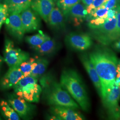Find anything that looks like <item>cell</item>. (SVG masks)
I'll return each instance as SVG.
<instances>
[{
  "label": "cell",
  "instance_id": "1",
  "mask_svg": "<svg viewBox=\"0 0 120 120\" xmlns=\"http://www.w3.org/2000/svg\"><path fill=\"white\" fill-rule=\"evenodd\" d=\"M88 54L100 79L102 100L115 82L118 60L112 48L101 44L96 45Z\"/></svg>",
  "mask_w": 120,
  "mask_h": 120
},
{
  "label": "cell",
  "instance_id": "2",
  "mask_svg": "<svg viewBox=\"0 0 120 120\" xmlns=\"http://www.w3.org/2000/svg\"><path fill=\"white\" fill-rule=\"evenodd\" d=\"M42 98L48 105H60L77 109L79 105L51 73L40 78Z\"/></svg>",
  "mask_w": 120,
  "mask_h": 120
},
{
  "label": "cell",
  "instance_id": "3",
  "mask_svg": "<svg viewBox=\"0 0 120 120\" xmlns=\"http://www.w3.org/2000/svg\"><path fill=\"white\" fill-rule=\"evenodd\" d=\"M60 83L84 111H90L91 103L86 86L76 70L64 69L60 75Z\"/></svg>",
  "mask_w": 120,
  "mask_h": 120
},
{
  "label": "cell",
  "instance_id": "4",
  "mask_svg": "<svg viewBox=\"0 0 120 120\" xmlns=\"http://www.w3.org/2000/svg\"><path fill=\"white\" fill-rule=\"evenodd\" d=\"M13 89L16 94L30 103H38L42 93L38 79L31 76L22 78Z\"/></svg>",
  "mask_w": 120,
  "mask_h": 120
},
{
  "label": "cell",
  "instance_id": "5",
  "mask_svg": "<svg viewBox=\"0 0 120 120\" xmlns=\"http://www.w3.org/2000/svg\"><path fill=\"white\" fill-rule=\"evenodd\" d=\"M92 37L100 44L108 46L120 38L116 31V17L107 19L102 25L91 29Z\"/></svg>",
  "mask_w": 120,
  "mask_h": 120
},
{
  "label": "cell",
  "instance_id": "6",
  "mask_svg": "<svg viewBox=\"0 0 120 120\" xmlns=\"http://www.w3.org/2000/svg\"><path fill=\"white\" fill-rule=\"evenodd\" d=\"M120 87L116 79L115 82L105 96L101 100L110 119L120 120Z\"/></svg>",
  "mask_w": 120,
  "mask_h": 120
},
{
  "label": "cell",
  "instance_id": "7",
  "mask_svg": "<svg viewBox=\"0 0 120 120\" xmlns=\"http://www.w3.org/2000/svg\"><path fill=\"white\" fill-rule=\"evenodd\" d=\"M30 57L28 52L16 47L14 43L10 40L8 39L5 40L4 58V61L9 67L19 66L22 63L28 60Z\"/></svg>",
  "mask_w": 120,
  "mask_h": 120
},
{
  "label": "cell",
  "instance_id": "8",
  "mask_svg": "<svg viewBox=\"0 0 120 120\" xmlns=\"http://www.w3.org/2000/svg\"><path fill=\"white\" fill-rule=\"evenodd\" d=\"M8 101L21 118L29 120L34 116L36 106L15 93L9 96Z\"/></svg>",
  "mask_w": 120,
  "mask_h": 120
},
{
  "label": "cell",
  "instance_id": "9",
  "mask_svg": "<svg viewBox=\"0 0 120 120\" xmlns=\"http://www.w3.org/2000/svg\"><path fill=\"white\" fill-rule=\"evenodd\" d=\"M65 42L70 49L80 52L85 51L90 49L94 43L91 35L75 32L66 35Z\"/></svg>",
  "mask_w": 120,
  "mask_h": 120
},
{
  "label": "cell",
  "instance_id": "10",
  "mask_svg": "<svg viewBox=\"0 0 120 120\" xmlns=\"http://www.w3.org/2000/svg\"><path fill=\"white\" fill-rule=\"evenodd\" d=\"M5 23L10 34L19 42L22 41L26 32L22 23L20 13H9Z\"/></svg>",
  "mask_w": 120,
  "mask_h": 120
},
{
  "label": "cell",
  "instance_id": "11",
  "mask_svg": "<svg viewBox=\"0 0 120 120\" xmlns=\"http://www.w3.org/2000/svg\"><path fill=\"white\" fill-rule=\"evenodd\" d=\"M50 114L57 120H83L85 117L76 109L60 105H52L49 109Z\"/></svg>",
  "mask_w": 120,
  "mask_h": 120
},
{
  "label": "cell",
  "instance_id": "12",
  "mask_svg": "<svg viewBox=\"0 0 120 120\" xmlns=\"http://www.w3.org/2000/svg\"><path fill=\"white\" fill-rule=\"evenodd\" d=\"M20 15L26 33L38 30L41 27L40 16L30 7L22 11Z\"/></svg>",
  "mask_w": 120,
  "mask_h": 120
},
{
  "label": "cell",
  "instance_id": "13",
  "mask_svg": "<svg viewBox=\"0 0 120 120\" xmlns=\"http://www.w3.org/2000/svg\"><path fill=\"white\" fill-rule=\"evenodd\" d=\"M24 77L19 66L9 67L7 73L0 80V89L7 90L12 89Z\"/></svg>",
  "mask_w": 120,
  "mask_h": 120
},
{
  "label": "cell",
  "instance_id": "14",
  "mask_svg": "<svg viewBox=\"0 0 120 120\" xmlns=\"http://www.w3.org/2000/svg\"><path fill=\"white\" fill-rule=\"evenodd\" d=\"M79 57L82 64L88 74L98 94L101 98V85L100 79L94 66L90 60L88 53L83 52L79 55Z\"/></svg>",
  "mask_w": 120,
  "mask_h": 120
},
{
  "label": "cell",
  "instance_id": "15",
  "mask_svg": "<svg viewBox=\"0 0 120 120\" xmlns=\"http://www.w3.org/2000/svg\"><path fill=\"white\" fill-rule=\"evenodd\" d=\"M88 16V13L85 5L80 2L73 5L64 14L66 21L69 20L76 26L81 25Z\"/></svg>",
  "mask_w": 120,
  "mask_h": 120
},
{
  "label": "cell",
  "instance_id": "16",
  "mask_svg": "<svg viewBox=\"0 0 120 120\" xmlns=\"http://www.w3.org/2000/svg\"><path fill=\"white\" fill-rule=\"evenodd\" d=\"M54 6V0H31V8L46 23H48L50 13Z\"/></svg>",
  "mask_w": 120,
  "mask_h": 120
},
{
  "label": "cell",
  "instance_id": "17",
  "mask_svg": "<svg viewBox=\"0 0 120 120\" xmlns=\"http://www.w3.org/2000/svg\"><path fill=\"white\" fill-rule=\"evenodd\" d=\"M65 19L62 12L57 6H54L49 17L48 22L52 29L63 30L65 28Z\"/></svg>",
  "mask_w": 120,
  "mask_h": 120
},
{
  "label": "cell",
  "instance_id": "18",
  "mask_svg": "<svg viewBox=\"0 0 120 120\" xmlns=\"http://www.w3.org/2000/svg\"><path fill=\"white\" fill-rule=\"evenodd\" d=\"M4 4L8 8V12L20 13L31 7V0H5Z\"/></svg>",
  "mask_w": 120,
  "mask_h": 120
},
{
  "label": "cell",
  "instance_id": "19",
  "mask_svg": "<svg viewBox=\"0 0 120 120\" xmlns=\"http://www.w3.org/2000/svg\"><path fill=\"white\" fill-rule=\"evenodd\" d=\"M49 60L45 58H35L34 66L31 74V76L39 79L45 72L49 65Z\"/></svg>",
  "mask_w": 120,
  "mask_h": 120
},
{
  "label": "cell",
  "instance_id": "20",
  "mask_svg": "<svg viewBox=\"0 0 120 120\" xmlns=\"http://www.w3.org/2000/svg\"><path fill=\"white\" fill-rule=\"evenodd\" d=\"M57 44L56 41L50 38L45 41L38 47L34 48L35 50L41 55H51L57 51Z\"/></svg>",
  "mask_w": 120,
  "mask_h": 120
},
{
  "label": "cell",
  "instance_id": "21",
  "mask_svg": "<svg viewBox=\"0 0 120 120\" xmlns=\"http://www.w3.org/2000/svg\"><path fill=\"white\" fill-rule=\"evenodd\" d=\"M0 111L2 116L6 120H19L20 117L14 110L8 101L2 100L0 102Z\"/></svg>",
  "mask_w": 120,
  "mask_h": 120
},
{
  "label": "cell",
  "instance_id": "22",
  "mask_svg": "<svg viewBox=\"0 0 120 120\" xmlns=\"http://www.w3.org/2000/svg\"><path fill=\"white\" fill-rule=\"evenodd\" d=\"M50 38L48 35L44 34L42 31H39L38 34L26 37L25 40L27 43L34 49Z\"/></svg>",
  "mask_w": 120,
  "mask_h": 120
},
{
  "label": "cell",
  "instance_id": "23",
  "mask_svg": "<svg viewBox=\"0 0 120 120\" xmlns=\"http://www.w3.org/2000/svg\"><path fill=\"white\" fill-rule=\"evenodd\" d=\"M35 58L30 57L19 65V68L25 77L30 76L34 66Z\"/></svg>",
  "mask_w": 120,
  "mask_h": 120
},
{
  "label": "cell",
  "instance_id": "24",
  "mask_svg": "<svg viewBox=\"0 0 120 120\" xmlns=\"http://www.w3.org/2000/svg\"><path fill=\"white\" fill-rule=\"evenodd\" d=\"M80 1L81 0H57L56 5L64 15L72 6L80 2Z\"/></svg>",
  "mask_w": 120,
  "mask_h": 120
},
{
  "label": "cell",
  "instance_id": "25",
  "mask_svg": "<svg viewBox=\"0 0 120 120\" xmlns=\"http://www.w3.org/2000/svg\"><path fill=\"white\" fill-rule=\"evenodd\" d=\"M108 9L105 7L104 5L101 6L98 8L94 9L91 11V13L88 14L87 19H90L96 18H104L107 19Z\"/></svg>",
  "mask_w": 120,
  "mask_h": 120
},
{
  "label": "cell",
  "instance_id": "26",
  "mask_svg": "<svg viewBox=\"0 0 120 120\" xmlns=\"http://www.w3.org/2000/svg\"><path fill=\"white\" fill-rule=\"evenodd\" d=\"M9 14L7 5L5 4H0V30L6 20Z\"/></svg>",
  "mask_w": 120,
  "mask_h": 120
},
{
  "label": "cell",
  "instance_id": "27",
  "mask_svg": "<svg viewBox=\"0 0 120 120\" xmlns=\"http://www.w3.org/2000/svg\"><path fill=\"white\" fill-rule=\"evenodd\" d=\"M108 0H94L93 3L90 4L88 7L86 8L88 14H89L91 13L92 10L94 9L98 8L104 4Z\"/></svg>",
  "mask_w": 120,
  "mask_h": 120
},
{
  "label": "cell",
  "instance_id": "28",
  "mask_svg": "<svg viewBox=\"0 0 120 120\" xmlns=\"http://www.w3.org/2000/svg\"><path fill=\"white\" fill-rule=\"evenodd\" d=\"M104 5L105 7L108 10L115 9L118 5V0H108Z\"/></svg>",
  "mask_w": 120,
  "mask_h": 120
},
{
  "label": "cell",
  "instance_id": "29",
  "mask_svg": "<svg viewBox=\"0 0 120 120\" xmlns=\"http://www.w3.org/2000/svg\"><path fill=\"white\" fill-rule=\"evenodd\" d=\"M117 12L116 14V31L120 38V6L118 5L116 8Z\"/></svg>",
  "mask_w": 120,
  "mask_h": 120
},
{
  "label": "cell",
  "instance_id": "30",
  "mask_svg": "<svg viewBox=\"0 0 120 120\" xmlns=\"http://www.w3.org/2000/svg\"><path fill=\"white\" fill-rule=\"evenodd\" d=\"M111 48L115 51L120 52V38L114 41L111 45Z\"/></svg>",
  "mask_w": 120,
  "mask_h": 120
},
{
  "label": "cell",
  "instance_id": "31",
  "mask_svg": "<svg viewBox=\"0 0 120 120\" xmlns=\"http://www.w3.org/2000/svg\"><path fill=\"white\" fill-rule=\"evenodd\" d=\"M117 12L116 9H109L107 12V19H111L116 17Z\"/></svg>",
  "mask_w": 120,
  "mask_h": 120
},
{
  "label": "cell",
  "instance_id": "32",
  "mask_svg": "<svg viewBox=\"0 0 120 120\" xmlns=\"http://www.w3.org/2000/svg\"><path fill=\"white\" fill-rule=\"evenodd\" d=\"M81 0L83 2V4L85 5V6L86 8L93 3L94 0Z\"/></svg>",
  "mask_w": 120,
  "mask_h": 120
},
{
  "label": "cell",
  "instance_id": "33",
  "mask_svg": "<svg viewBox=\"0 0 120 120\" xmlns=\"http://www.w3.org/2000/svg\"><path fill=\"white\" fill-rule=\"evenodd\" d=\"M120 76V60H118L116 67V77Z\"/></svg>",
  "mask_w": 120,
  "mask_h": 120
},
{
  "label": "cell",
  "instance_id": "34",
  "mask_svg": "<svg viewBox=\"0 0 120 120\" xmlns=\"http://www.w3.org/2000/svg\"><path fill=\"white\" fill-rule=\"evenodd\" d=\"M4 61V57H3L2 56L0 55V68L2 64H3Z\"/></svg>",
  "mask_w": 120,
  "mask_h": 120
},
{
  "label": "cell",
  "instance_id": "35",
  "mask_svg": "<svg viewBox=\"0 0 120 120\" xmlns=\"http://www.w3.org/2000/svg\"><path fill=\"white\" fill-rule=\"evenodd\" d=\"M116 79H117V81H118L119 86L120 87V76L118 77H116Z\"/></svg>",
  "mask_w": 120,
  "mask_h": 120
},
{
  "label": "cell",
  "instance_id": "36",
  "mask_svg": "<svg viewBox=\"0 0 120 120\" xmlns=\"http://www.w3.org/2000/svg\"><path fill=\"white\" fill-rule=\"evenodd\" d=\"M118 5L120 6V0H118Z\"/></svg>",
  "mask_w": 120,
  "mask_h": 120
},
{
  "label": "cell",
  "instance_id": "37",
  "mask_svg": "<svg viewBox=\"0 0 120 120\" xmlns=\"http://www.w3.org/2000/svg\"><path fill=\"white\" fill-rule=\"evenodd\" d=\"M1 120V117H0V120Z\"/></svg>",
  "mask_w": 120,
  "mask_h": 120
},
{
  "label": "cell",
  "instance_id": "38",
  "mask_svg": "<svg viewBox=\"0 0 120 120\" xmlns=\"http://www.w3.org/2000/svg\"><path fill=\"white\" fill-rule=\"evenodd\" d=\"M54 0V1H56L57 0Z\"/></svg>",
  "mask_w": 120,
  "mask_h": 120
},
{
  "label": "cell",
  "instance_id": "39",
  "mask_svg": "<svg viewBox=\"0 0 120 120\" xmlns=\"http://www.w3.org/2000/svg\"><path fill=\"white\" fill-rule=\"evenodd\" d=\"M1 0H0V1H1Z\"/></svg>",
  "mask_w": 120,
  "mask_h": 120
}]
</instances>
